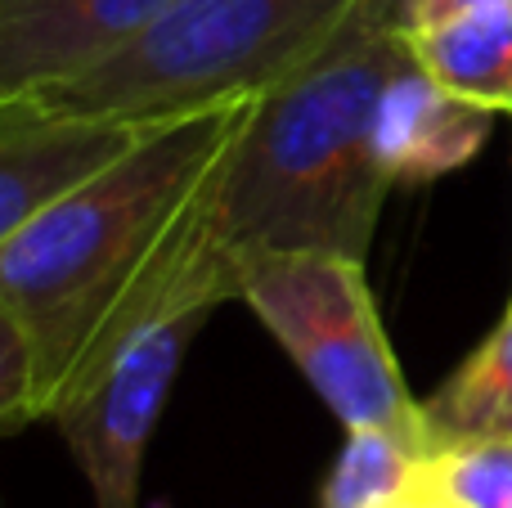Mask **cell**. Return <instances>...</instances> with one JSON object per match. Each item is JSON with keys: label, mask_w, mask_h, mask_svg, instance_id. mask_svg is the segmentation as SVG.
<instances>
[{"label": "cell", "mask_w": 512, "mask_h": 508, "mask_svg": "<svg viewBox=\"0 0 512 508\" xmlns=\"http://www.w3.org/2000/svg\"><path fill=\"white\" fill-rule=\"evenodd\" d=\"M405 63L409 36L364 0L319 59L256 99L203 203V239L234 275L265 252L369 257L391 194L373 122Z\"/></svg>", "instance_id": "cell-1"}, {"label": "cell", "mask_w": 512, "mask_h": 508, "mask_svg": "<svg viewBox=\"0 0 512 508\" xmlns=\"http://www.w3.org/2000/svg\"><path fill=\"white\" fill-rule=\"evenodd\" d=\"M256 99H225L149 126L0 248V302L36 347L41 419L54 414L95 338L171 248Z\"/></svg>", "instance_id": "cell-2"}, {"label": "cell", "mask_w": 512, "mask_h": 508, "mask_svg": "<svg viewBox=\"0 0 512 508\" xmlns=\"http://www.w3.org/2000/svg\"><path fill=\"white\" fill-rule=\"evenodd\" d=\"M364 0H176L131 45L32 104L108 122H171L265 95L333 45Z\"/></svg>", "instance_id": "cell-3"}, {"label": "cell", "mask_w": 512, "mask_h": 508, "mask_svg": "<svg viewBox=\"0 0 512 508\" xmlns=\"http://www.w3.org/2000/svg\"><path fill=\"white\" fill-rule=\"evenodd\" d=\"M239 297L346 432L382 428L418 455H432L423 401H414L400 374L364 261L337 252H265L239 266Z\"/></svg>", "instance_id": "cell-4"}, {"label": "cell", "mask_w": 512, "mask_h": 508, "mask_svg": "<svg viewBox=\"0 0 512 508\" xmlns=\"http://www.w3.org/2000/svg\"><path fill=\"white\" fill-rule=\"evenodd\" d=\"M207 306L158 320L113 360L99 383L77 392L50 414L90 486L95 508H140V477L153 428L162 419L167 392L180 374L189 342L207 324Z\"/></svg>", "instance_id": "cell-5"}, {"label": "cell", "mask_w": 512, "mask_h": 508, "mask_svg": "<svg viewBox=\"0 0 512 508\" xmlns=\"http://www.w3.org/2000/svg\"><path fill=\"white\" fill-rule=\"evenodd\" d=\"M176 0H0V108L90 72Z\"/></svg>", "instance_id": "cell-6"}, {"label": "cell", "mask_w": 512, "mask_h": 508, "mask_svg": "<svg viewBox=\"0 0 512 508\" xmlns=\"http://www.w3.org/2000/svg\"><path fill=\"white\" fill-rule=\"evenodd\" d=\"M144 131V122L50 113L32 99L0 108V248L59 194L131 149Z\"/></svg>", "instance_id": "cell-7"}, {"label": "cell", "mask_w": 512, "mask_h": 508, "mask_svg": "<svg viewBox=\"0 0 512 508\" xmlns=\"http://www.w3.org/2000/svg\"><path fill=\"white\" fill-rule=\"evenodd\" d=\"M490 122L495 113L468 104L436 77H427L409 50V63L387 81L378 99L373 140H378V158L391 185H427L477 158Z\"/></svg>", "instance_id": "cell-8"}, {"label": "cell", "mask_w": 512, "mask_h": 508, "mask_svg": "<svg viewBox=\"0 0 512 508\" xmlns=\"http://www.w3.org/2000/svg\"><path fill=\"white\" fill-rule=\"evenodd\" d=\"M418 68L459 99L512 117V0L454 14L436 27L409 32Z\"/></svg>", "instance_id": "cell-9"}, {"label": "cell", "mask_w": 512, "mask_h": 508, "mask_svg": "<svg viewBox=\"0 0 512 508\" xmlns=\"http://www.w3.org/2000/svg\"><path fill=\"white\" fill-rule=\"evenodd\" d=\"M432 450L512 437V302L490 338L423 401Z\"/></svg>", "instance_id": "cell-10"}, {"label": "cell", "mask_w": 512, "mask_h": 508, "mask_svg": "<svg viewBox=\"0 0 512 508\" xmlns=\"http://www.w3.org/2000/svg\"><path fill=\"white\" fill-rule=\"evenodd\" d=\"M423 459L427 455L382 428H351L324 482L319 508H400L414 495Z\"/></svg>", "instance_id": "cell-11"}, {"label": "cell", "mask_w": 512, "mask_h": 508, "mask_svg": "<svg viewBox=\"0 0 512 508\" xmlns=\"http://www.w3.org/2000/svg\"><path fill=\"white\" fill-rule=\"evenodd\" d=\"M427 508H512V437L441 446L418 464Z\"/></svg>", "instance_id": "cell-12"}, {"label": "cell", "mask_w": 512, "mask_h": 508, "mask_svg": "<svg viewBox=\"0 0 512 508\" xmlns=\"http://www.w3.org/2000/svg\"><path fill=\"white\" fill-rule=\"evenodd\" d=\"M41 419V369L18 315L0 302V428Z\"/></svg>", "instance_id": "cell-13"}, {"label": "cell", "mask_w": 512, "mask_h": 508, "mask_svg": "<svg viewBox=\"0 0 512 508\" xmlns=\"http://www.w3.org/2000/svg\"><path fill=\"white\" fill-rule=\"evenodd\" d=\"M486 5V0H409V14H405V36L409 32H423V27H436L454 14H468V9Z\"/></svg>", "instance_id": "cell-14"}, {"label": "cell", "mask_w": 512, "mask_h": 508, "mask_svg": "<svg viewBox=\"0 0 512 508\" xmlns=\"http://www.w3.org/2000/svg\"><path fill=\"white\" fill-rule=\"evenodd\" d=\"M373 9H378L387 23H396L400 32H405V14H409V0H369Z\"/></svg>", "instance_id": "cell-15"}, {"label": "cell", "mask_w": 512, "mask_h": 508, "mask_svg": "<svg viewBox=\"0 0 512 508\" xmlns=\"http://www.w3.org/2000/svg\"><path fill=\"white\" fill-rule=\"evenodd\" d=\"M400 508H423V504H418V482H414V495H409V500L400 504Z\"/></svg>", "instance_id": "cell-16"}, {"label": "cell", "mask_w": 512, "mask_h": 508, "mask_svg": "<svg viewBox=\"0 0 512 508\" xmlns=\"http://www.w3.org/2000/svg\"><path fill=\"white\" fill-rule=\"evenodd\" d=\"M418 504H423V500H418ZM423 508H427V504H423Z\"/></svg>", "instance_id": "cell-17"}]
</instances>
